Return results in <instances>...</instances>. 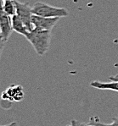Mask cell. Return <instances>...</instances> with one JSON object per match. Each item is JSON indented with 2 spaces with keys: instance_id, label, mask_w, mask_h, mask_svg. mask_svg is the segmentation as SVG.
Listing matches in <instances>:
<instances>
[{
  "instance_id": "6da1fadb",
  "label": "cell",
  "mask_w": 118,
  "mask_h": 126,
  "mask_svg": "<svg viewBox=\"0 0 118 126\" xmlns=\"http://www.w3.org/2000/svg\"><path fill=\"white\" fill-rule=\"evenodd\" d=\"M51 32L52 31L38 30L34 28L26 34V38L32 44L38 55L42 56L47 53L50 45Z\"/></svg>"
},
{
  "instance_id": "7a4b0ae2",
  "label": "cell",
  "mask_w": 118,
  "mask_h": 126,
  "mask_svg": "<svg viewBox=\"0 0 118 126\" xmlns=\"http://www.w3.org/2000/svg\"><path fill=\"white\" fill-rule=\"evenodd\" d=\"M33 15L46 18H63L68 16V11L64 8L51 6L45 3L37 2L32 7Z\"/></svg>"
},
{
  "instance_id": "3957f363",
  "label": "cell",
  "mask_w": 118,
  "mask_h": 126,
  "mask_svg": "<svg viewBox=\"0 0 118 126\" xmlns=\"http://www.w3.org/2000/svg\"><path fill=\"white\" fill-rule=\"evenodd\" d=\"M15 4H16V15L24 22L25 26H26L29 32L32 31L34 29V26L32 23V17L33 15L32 7L27 3H20L17 0H15Z\"/></svg>"
},
{
  "instance_id": "277c9868",
  "label": "cell",
  "mask_w": 118,
  "mask_h": 126,
  "mask_svg": "<svg viewBox=\"0 0 118 126\" xmlns=\"http://www.w3.org/2000/svg\"><path fill=\"white\" fill-rule=\"evenodd\" d=\"M0 29H1V36L7 42L13 32L12 20L11 17L3 11V0H0Z\"/></svg>"
},
{
  "instance_id": "5b68a950",
  "label": "cell",
  "mask_w": 118,
  "mask_h": 126,
  "mask_svg": "<svg viewBox=\"0 0 118 126\" xmlns=\"http://www.w3.org/2000/svg\"><path fill=\"white\" fill-rule=\"evenodd\" d=\"M60 18H46V17L38 16L36 15H32V23L34 28L38 30L52 31L55 25L58 23Z\"/></svg>"
},
{
  "instance_id": "8992f818",
  "label": "cell",
  "mask_w": 118,
  "mask_h": 126,
  "mask_svg": "<svg viewBox=\"0 0 118 126\" xmlns=\"http://www.w3.org/2000/svg\"><path fill=\"white\" fill-rule=\"evenodd\" d=\"M24 91L21 86H11L2 95L3 100L11 102H20L24 99Z\"/></svg>"
},
{
  "instance_id": "52a82bcc",
  "label": "cell",
  "mask_w": 118,
  "mask_h": 126,
  "mask_svg": "<svg viewBox=\"0 0 118 126\" xmlns=\"http://www.w3.org/2000/svg\"><path fill=\"white\" fill-rule=\"evenodd\" d=\"M11 20H12V28L13 31H15L17 33L22 35V36H26V34L29 32L28 29L25 26L24 22L21 20V19L17 15H14L11 17Z\"/></svg>"
},
{
  "instance_id": "ba28073f",
  "label": "cell",
  "mask_w": 118,
  "mask_h": 126,
  "mask_svg": "<svg viewBox=\"0 0 118 126\" xmlns=\"http://www.w3.org/2000/svg\"><path fill=\"white\" fill-rule=\"evenodd\" d=\"M90 86L98 90H110L118 92V81L111 80V82H100V81H93Z\"/></svg>"
},
{
  "instance_id": "9c48e42d",
  "label": "cell",
  "mask_w": 118,
  "mask_h": 126,
  "mask_svg": "<svg viewBox=\"0 0 118 126\" xmlns=\"http://www.w3.org/2000/svg\"><path fill=\"white\" fill-rule=\"evenodd\" d=\"M3 9L9 16L12 17L16 15L15 0H3Z\"/></svg>"
},
{
  "instance_id": "30bf717a",
  "label": "cell",
  "mask_w": 118,
  "mask_h": 126,
  "mask_svg": "<svg viewBox=\"0 0 118 126\" xmlns=\"http://www.w3.org/2000/svg\"><path fill=\"white\" fill-rule=\"evenodd\" d=\"M88 124L98 125V126H118V118L113 119V121H112V123L111 124H104V123H101L97 117H93V118H90L89 123Z\"/></svg>"
},
{
  "instance_id": "8fae6325",
  "label": "cell",
  "mask_w": 118,
  "mask_h": 126,
  "mask_svg": "<svg viewBox=\"0 0 118 126\" xmlns=\"http://www.w3.org/2000/svg\"><path fill=\"white\" fill-rule=\"evenodd\" d=\"M71 126H98V125H91V124L80 123V122H77V120H72L71 122Z\"/></svg>"
},
{
  "instance_id": "7c38bea8",
  "label": "cell",
  "mask_w": 118,
  "mask_h": 126,
  "mask_svg": "<svg viewBox=\"0 0 118 126\" xmlns=\"http://www.w3.org/2000/svg\"><path fill=\"white\" fill-rule=\"evenodd\" d=\"M5 42H6V41H5L4 38H3L2 36H0V57H1L2 52H3V47H4Z\"/></svg>"
},
{
  "instance_id": "4fadbf2b",
  "label": "cell",
  "mask_w": 118,
  "mask_h": 126,
  "mask_svg": "<svg viewBox=\"0 0 118 126\" xmlns=\"http://www.w3.org/2000/svg\"><path fill=\"white\" fill-rule=\"evenodd\" d=\"M109 80H114V81H118V75H114V76H110Z\"/></svg>"
},
{
  "instance_id": "5bb4252c",
  "label": "cell",
  "mask_w": 118,
  "mask_h": 126,
  "mask_svg": "<svg viewBox=\"0 0 118 126\" xmlns=\"http://www.w3.org/2000/svg\"><path fill=\"white\" fill-rule=\"evenodd\" d=\"M1 126H18V124L16 122H12L10 124H8V125H1Z\"/></svg>"
},
{
  "instance_id": "9a60e30c",
  "label": "cell",
  "mask_w": 118,
  "mask_h": 126,
  "mask_svg": "<svg viewBox=\"0 0 118 126\" xmlns=\"http://www.w3.org/2000/svg\"><path fill=\"white\" fill-rule=\"evenodd\" d=\"M0 36H1V29H0Z\"/></svg>"
}]
</instances>
